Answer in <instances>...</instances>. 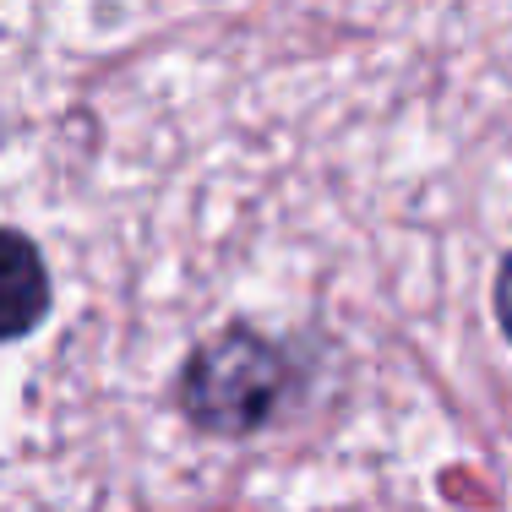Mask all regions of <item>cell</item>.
<instances>
[{
    "instance_id": "obj_3",
    "label": "cell",
    "mask_w": 512,
    "mask_h": 512,
    "mask_svg": "<svg viewBox=\"0 0 512 512\" xmlns=\"http://www.w3.org/2000/svg\"><path fill=\"white\" fill-rule=\"evenodd\" d=\"M496 322H502V333L512 338V256L502 262V273H496Z\"/></svg>"
},
{
    "instance_id": "obj_1",
    "label": "cell",
    "mask_w": 512,
    "mask_h": 512,
    "mask_svg": "<svg viewBox=\"0 0 512 512\" xmlns=\"http://www.w3.org/2000/svg\"><path fill=\"white\" fill-rule=\"evenodd\" d=\"M289 382H295V365L273 338L256 327H224L180 371V409L202 431L246 436L273 420Z\"/></svg>"
},
{
    "instance_id": "obj_2",
    "label": "cell",
    "mask_w": 512,
    "mask_h": 512,
    "mask_svg": "<svg viewBox=\"0 0 512 512\" xmlns=\"http://www.w3.org/2000/svg\"><path fill=\"white\" fill-rule=\"evenodd\" d=\"M50 306V273L28 235L0 229V344L33 333Z\"/></svg>"
}]
</instances>
